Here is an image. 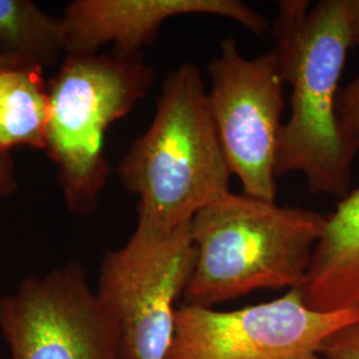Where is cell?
Here are the masks:
<instances>
[{
  "mask_svg": "<svg viewBox=\"0 0 359 359\" xmlns=\"http://www.w3.org/2000/svg\"><path fill=\"white\" fill-rule=\"evenodd\" d=\"M283 81L292 87V115L283 123L277 179L299 172L310 192L345 198L351 191L353 158L342 142L337 100L351 48L346 0H281L270 26Z\"/></svg>",
  "mask_w": 359,
  "mask_h": 359,
  "instance_id": "obj_1",
  "label": "cell"
},
{
  "mask_svg": "<svg viewBox=\"0 0 359 359\" xmlns=\"http://www.w3.org/2000/svg\"><path fill=\"white\" fill-rule=\"evenodd\" d=\"M118 177L140 197L137 226L170 233L231 192V164L200 69L182 63L165 77L154 120L121 158Z\"/></svg>",
  "mask_w": 359,
  "mask_h": 359,
  "instance_id": "obj_2",
  "label": "cell"
},
{
  "mask_svg": "<svg viewBox=\"0 0 359 359\" xmlns=\"http://www.w3.org/2000/svg\"><path fill=\"white\" fill-rule=\"evenodd\" d=\"M326 216L226 193L191 221L197 258L185 305L215 308L259 289H301Z\"/></svg>",
  "mask_w": 359,
  "mask_h": 359,
  "instance_id": "obj_3",
  "label": "cell"
},
{
  "mask_svg": "<svg viewBox=\"0 0 359 359\" xmlns=\"http://www.w3.org/2000/svg\"><path fill=\"white\" fill-rule=\"evenodd\" d=\"M154 77V67L142 55L97 52L67 55L47 84L44 151L56 165L72 212L88 215L96 209L111 173L104 154L105 133L142 102Z\"/></svg>",
  "mask_w": 359,
  "mask_h": 359,
  "instance_id": "obj_4",
  "label": "cell"
},
{
  "mask_svg": "<svg viewBox=\"0 0 359 359\" xmlns=\"http://www.w3.org/2000/svg\"><path fill=\"white\" fill-rule=\"evenodd\" d=\"M196 258L191 224L170 233L136 228L123 248L105 253L96 294L118 325L124 359H167L175 304Z\"/></svg>",
  "mask_w": 359,
  "mask_h": 359,
  "instance_id": "obj_5",
  "label": "cell"
},
{
  "mask_svg": "<svg viewBox=\"0 0 359 359\" xmlns=\"http://www.w3.org/2000/svg\"><path fill=\"white\" fill-rule=\"evenodd\" d=\"M208 74L209 107L233 175L245 194L276 201V157L285 109V81L276 53L248 59L236 39H224Z\"/></svg>",
  "mask_w": 359,
  "mask_h": 359,
  "instance_id": "obj_6",
  "label": "cell"
},
{
  "mask_svg": "<svg viewBox=\"0 0 359 359\" xmlns=\"http://www.w3.org/2000/svg\"><path fill=\"white\" fill-rule=\"evenodd\" d=\"M11 359H124L121 334L77 261L0 298Z\"/></svg>",
  "mask_w": 359,
  "mask_h": 359,
  "instance_id": "obj_7",
  "label": "cell"
},
{
  "mask_svg": "<svg viewBox=\"0 0 359 359\" xmlns=\"http://www.w3.org/2000/svg\"><path fill=\"white\" fill-rule=\"evenodd\" d=\"M355 322L359 310L316 311L298 289L229 311L182 304L167 359H325L323 342Z\"/></svg>",
  "mask_w": 359,
  "mask_h": 359,
  "instance_id": "obj_8",
  "label": "cell"
},
{
  "mask_svg": "<svg viewBox=\"0 0 359 359\" xmlns=\"http://www.w3.org/2000/svg\"><path fill=\"white\" fill-rule=\"evenodd\" d=\"M182 15H210L233 20L258 36L269 22L240 0H75L63 18L67 55L97 53L114 44V53L142 55L161 26Z\"/></svg>",
  "mask_w": 359,
  "mask_h": 359,
  "instance_id": "obj_9",
  "label": "cell"
},
{
  "mask_svg": "<svg viewBox=\"0 0 359 359\" xmlns=\"http://www.w3.org/2000/svg\"><path fill=\"white\" fill-rule=\"evenodd\" d=\"M299 294L321 313L359 310V187L342 198L314 249Z\"/></svg>",
  "mask_w": 359,
  "mask_h": 359,
  "instance_id": "obj_10",
  "label": "cell"
},
{
  "mask_svg": "<svg viewBox=\"0 0 359 359\" xmlns=\"http://www.w3.org/2000/svg\"><path fill=\"white\" fill-rule=\"evenodd\" d=\"M48 107L43 69L0 72V147L44 149Z\"/></svg>",
  "mask_w": 359,
  "mask_h": 359,
  "instance_id": "obj_11",
  "label": "cell"
},
{
  "mask_svg": "<svg viewBox=\"0 0 359 359\" xmlns=\"http://www.w3.org/2000/svg\"><path fill=\"white\" fill-rule=\"evenodd\" d=\"M65 52L63 18L31 0H0V55L44 68Z\"/></svg>",
  "mask_w": 359,
  "mask_h": 359,
  "instance_id": "obj_12",
  "label": "cell"
},
{
  "mask_svg": "<svg viewBox=\"0 0 359 359\" xmlns=\"http://www.w3.org/2000/svg\"><path fill=\"white\" fill-rule=\"evenodd\" d=\"M337 120L346 152L354 160L359 151V75L339 90Z\"/></svg>",
  "mask_w": 359,
  "mask_h": 359,
  "instance_id": "obj_13",
  "label": "cell"
},
{
  "mask_svg": "<svg viewBox=\"0 0 359 359\" xmlns=\"http://www.w3.org/2000/svg\"><path fill=\"white\" fill-rule=\"evenodd\" d=\"M325 359H359V322L332 334L321 347Z\"/></svg>",
  "mask_w": 359,
  "mask_h": 359,
  "instance_id": "obj_14",
  "label": "cell"
},
{
  "mask_svg": "<svg viewBox=\"0 0 359 359\" xmlns=\"http://www.w3.org/2000/svg\"><path fill=\"white\" fill-rule=\"evenodd\" d=\"M16 189L13 177V163L10 151L0 147V197L8 196Z\"/></svg>",
  "mask_w": 359,
  "mask_h": 359,
  "instance_id": "obj_15",
  "label": "cell"
},
{
  "mask_svg": "<svg viewBox=\"0 0 359 359\" xmlns=\"http://www.w3.org/2000/svg\"><path fill=\"white\" fill-rule=\"evenodd\" d=\"M346 19L350 46L359 48V0H346Z\"/></svg>",
  "mask_w": 359,
  "mask_h": 359,
  "instance_id": "obj_16",
  "label": "cell"
},
{
  "mask_svg": "<svg viewBox=\"0 0 359 359\" xmlns=\"http://www.w3.org/2000/svg\"><path fill=\"white\" fill-rule=\"evenodd\" d=\"M28 68H39L34 65L23 63L15 57L0 55V72H8V71H19V69H28ZM41 69V68H40Z\"/></svg>",
  "mask_w": 359,
  "mask_h": 359,
  "instance_id": "obj_17",
  "label": "cell"
}]
</instances>
